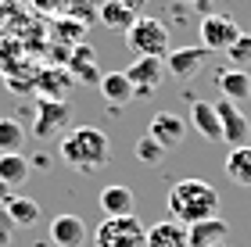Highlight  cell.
<instances>
[{
    "instance_id": "cell-1",
    "label": "cell",
    "mask_w": 251,
    "mask_h": 247,
    "mask_svg": "<svg viewBox=\"0 0 251 247\" xmlns=\"http://www.w3.org/2000/svg\"><path fill=\"white\" fill-rule=\"evenodd\" d=\"M58 154L68 168L79 172H100L111 161V140L108 133H100L97 126H75L68 129V136H61Z\"/></svg>"
},
{
    "instance_id": "cell-2",
    "label": "cell",
    "mask_w": 251,
    "mask_h": 247,
    "mask_svg": "<svg viewBox=\"0 0 251 247\" xmlns=\"http://www.w3.org/2000/svg\"><path fill=\"white\" fill-rule=\"evenodd\" d=\"M169 215L183 226L219 215V190L208 179H179L169 190Z\"/></svg>"
},
{
    "instance_id": "cell-3",
    "label": "cell",
    "mask_w": 251,
    "mask_h": 247,
    "mask_svg": "<svg viewBox=\"0 0 251 247\" xmlns=\"http://www.w3.org/2000/svg\"><path fill=\"white\" fill-rule=\"evenodd\" d=\"M126 47L133 50V58H165L169 54V29L158 18L136 15V22L126 29Z\"/></svg>"
},
{
    "instance_id": "cell-4",
    "label": "cell",
    "mask_w": 251,
    "mask_h": 247,
    "mask_svg": "<svg viewBox=\"0 0 251 247\" xmlns=\"http://www.w3.org/2000/svg\"><path fill=\"white\" fill-rule=\"evenodd\" d=\"M97 247H147V229L136 215H104L94 229Z\"/></svg>"
},
{
    "instance_id": "cell-5",
    "label": "cell",
    "mask_w": 251,
    "mask_h": 247,
    "mask_svg": "<svg viewBox=\"0 0 251 247\" xmlns=\"http://www.w3.org/2000/svg\"><path fill=\"white\" fill-rule=\"evenodd\" d=\"M237 36H241V25L230 15H223V11H212V15L201 18V47L226 54L237 43Z\"/></svg>"
},
{
    "instance_id": "cell-6",
    "label": "cell",
    "mask_w": 251,
    "mask_h": 247,
    "mask_svg": "<svg viewBox=\"0 0 251 247\" xmlns=\"http://www.w3.org/2000/svg\"><path fill=\"white\" fill-rule=\"evenodd\" d=\"M165 58H136L129 68H126V75H129V83L136 90V97H151L158 86L165 83Z\"/></svg>"
},
{
    "instance_id": "cell-7",
    "label": "cell",
    "mask_w": 251,
    "mask_h": 247,
    "mask_svg": "<svg viewBox=\"0 0 251 247\" xmlns=\"http://www.w3.org/2000/svg\"><path fill=\"white\" fill-rule=\"evenodd\" d=\"M68 126V104L65 100H50V97H40L36 100V122H32V136L40 140H50Z\"/></svg>"
},
{
    "instance_id": "cell-8",
    "label": "cell",
    "mask_w": 251,
    "mask_h": 247,
    "mask_svg": "<svg viewBox=\"0 0 251 247\" xmlns=\"http://www.w3.org/2000/svg\"><path fill=\"white\" fill-rule=\"evenodd\" d=\"M208 47H176V50H169L165 54V68L173 79H194L201 68H204V61H208Z\"/></svg>"
},
{
    "instance_id": "cell-9",
    "label": "cell",
    "mask_w": 251,
    "mask_h": 247,
    "mask_svg": "<svg viewBox=\"0 0 251 247\" xmlns=\"http://www.w3.org/2000/svg\"><path fill=\"white\" fill-rule=\"evenodd\" d=\"M147 136L158 140L165 151H176L179 143L187 140V122L176 115V111H158L151 118V126H147Z\"/></svg>"
},
{
    "instance_id": "cell-10",
    "label": "cell",
    "mask_w": 251,
    "mask_h": 247,
    "mask_svg": "<svg viewBox=\"0 0 251 247\" xmlns=\"http://www.w3.org/2000/svg\"><path fill=\"white\" fill-rule=\"evenodd\" d=\"M68 72H72V79L83 83V86H100V75H104L90 43H75V47L68 50Z\"/></svg>"
},
{
    "instance_id": "cell-11",
    "label": "cell",
    "mask_w": 251,
    "mask_h": 247,
    "mask_svg": "<svg viewBox=\"0 0 251 247\" xmlns=\"http://www.w3.org/2000/svg\"><path fill=\"white\" fill-rule=\"evenodd\" d=\"M215 115H219V126H223V143H230V147H241V143L248 140V133H251L244 111L237 108L233 100L223 97L219 104H215Z\"/></svg>"
},
{
    "instance_id": "cell-12",
    "label": "cell",
    "mask_w": 251,
    "mask_h": 247,
    "mask_svg": "<svg viewBox=\"0 0 251 247\" xmlns=\"http://www.w3.org/2000/svg\"><path fill=\"white\" fill-rule=\"evenodd\" d=\"M86 222L79 219V215H54L50 219V244L54 247H83L86 244Z\"/></svg>"
},
{
    "instance_id": "cell-13",
    "label": "cell",
    "mask_w": 251,
    "mask_h": 247,
    "mask_svg": "<svg viewBox=\"0 0 251 247\" xmlns=\"http://www.w3.org/2000/svg\"><path fill=\"white\" fill-rule=\"evenodd\" d=\"M190 126L208 143H223V126H219V115H215L212 100H190Z\"/></svg>"
},
{
    "instance_id": "cell-14",
    "label": "cell",
    "mask_w": 251,
    "mask_h": 247,
    "mask_svg": "<svg viewBox=\"0 0 251 247\" xmlns=\"http://www.w3.org/2000/svg\"><path fill=\"white\" fill-rule=\"evenodd\" d=\"M72 86H75V79H72L68 68H47V72H40L36 79H32V90H36L40 97H50V100H65Z\"/></svg>"
},
{
    "instance_id": "cell-15",
    "label": "cell",
    "mask_w": 251,
    "mask_h": 247,
    "mask_svg": "<svg viewBox=\"0 0 251 247\" xmlns=\"http://www.w3.org/2000/svg\"><path fill=\"white\" fill-rule=\"evenodd\" d=\"M147 247H190L187 240V226L183 222H176L173 215L154 222L151 229H147Z\"/></svg>"
},
{
    "instance_id": "cell-16",
    "label": "cell",
    "mask_w": 251,
    "mask_h": 247,
    "mask_svg": "<svg viewBox=\"0 0 251 247\" xmlns=\"http://www.w3.org/2000/svg\"><path fill=\"white\" fill-rule=\"evenodd\" d=\"M226 233H230V226L215 215V219H201L194 226H187V240H190V247H223Z\"/></svg>"
},
{
    "instance_id": "cell-17",
    "label": "cell",
    "mask_w": 251,
    "mask_h": 247,
    "mask_svg": "<svg viewBox=\"0 0 251 247\" xmlns=\"http://www.w3.org/2000/svg\"><path fill=\"white\" fill-rule=\"evenodd\" d=\"M97 90H100V97H104L111 108H126L136 97V90H133V83H129V75H126V72H104Z\"/></svg>"
},
{
    "instance_id": "cell-18",
    "label": "cell",
    "mask_w": 251,
    "mask_h": 247,
    "mask_svg": "<svg viewBox=\"0 0 251 247\" xmlns=\"http://www.w3.org/2000/svg\"><path fill=\"white\" fill-rule=\"evenodd\" d=\"M215 86L223 90V97L226 100H233V104H241V100H248L251 97V75L244 72V68H223L219 75H215Z\"/></svg>"
},
{
    "instance_id": "cell-19",
    "label": "cell",
    "mask_w": 251,
    "mask_h": 247,
    "mask_svg": "<svg viewBox=\"0 0 251 247\" xmlns=\"http://www.w3.org/2000/svg\"><path fill=\"white\" fill-rule=\"evenodd\" d=\"M97 22L104 29H111V32H122L126 36V29L136 22V15L126 4H119V0H100V7H97Z\"/></svg>"
},
{
    "instance_id": "cell-20",
    "label": "cell",
    "mask_w": 251,
    "mask_h": 247,
    "mask_svg": "<svg viewBox=\"0 0 251 247\" xmlns=\"http://www.w3.org/2000/svg\"><path fill=\"white\" fill-rule=\"evenodd\" d=\"M100 211L104 215H133V190L122 183H111L100 190Z\"/></svg>"
},
{
    "instance_id": "cell-21",
    "label": "cell",
    "mask_w": 251,
    "mask_h": 247,
    "mask_svg": "<svg viewBox=\"0 0 251 247\" xmlns=\"http://www.w3.org/2000/svg\"><path fill=\"white\" fill-rule=\"evenodd\" d=\"M29 172H32V161H29L22 151H15V154H0V179H4L11 190H15V186H25Z\"/></svg>"
},
{
    "instance_id": "cell-22",
    "label": "cell",
    "mask_w": 251,
    "mask_h": 247,
    "mask_svg": "<svg viewBox=\"0 0 251 247\" xmlns=\"http://www.w3.org/2000/svg\"><path fill=\"white\" fill-rule=\"evenodd\" d=\"M226 176L237 186H251V143H241L226 154Z\"/></svg>"
},
{
    "instance_id": "cell-23",
    "label": "cell",
    "mask_w": 251,
    "mask_h": 247,
    "mask_svg": "<svg viewBox=\"0 0 251 247\" xmlns=\"http://www.w3.org/2000/svg\"><path fill=\"white\" fill-rule=\"evenodd\" d=\"M4 211H7V219H11V226H36L40 222V204L32 197H11L7 204H4Z\"/></svg>"
},
{
    "instance_id": "cell-24",
    "label": "cell",
    "mask_w": 251,
    "mask_h": 247,
    "mask_svg": "<svg viewBox=\"0 0 251 247\" xmlns=\"http://www.w3.org/2000/svg\"><path fill=\"white\" fill-rule=\"evenodd\" d=\"M25 143V129L15 118H0V154H15Z\"/></svg>"
},
{
    "instance_id": "cell-25",
    "label": "cell",
    "mask_w": 251,
    "mask_h": 247,
    "mask_svg": "<svg viewBox=\"0 0 251 247\" xmlns=\"http://www.w3.org/2000/svg\"><path fill=\"white\" fill-rule=\"evenodd\" d=\"M133 158L140 161V165H162V161H165V147L144 133V136L136 140V147H133Z\"/></svg>"
},
{
    "instance_id": "cell-26",
    "label": "cell",
    "mask_w": 251,
    "mask_h": 247,
    "mask_svg": "<svg viewBox=\"0 0 251 247\" xmlns=\"http://www.w3.org/2000/svg\"><path fill=\"white\" fill-rule=\"evenodd\" d=\"M226 54H230V61L237 65V68H244V65L251 61V32H241V36H237V43H233Z\"/></svg>"
},
{
    "instance_id": "cell-27",
    "label": "cell",
    "mask_w": 251,
    "mask_h": 247,
    "mask_svg": "<svg viewBox=\"0 0 251 247\" xmlns=\"http://www.w3.org/2000/svg\"><path fill=\"white\" fill-rule=\"evenodd\" d=\"M119 4H126L133 11V15H144V7H147V0H119Z\"/></svg>"
},
{
    "instance_id": "cell-28",
    "label": "cell",
    "mask_w": 251,
    "mask_h": 247,
    "mask_svg": "<svg viewBox=\"0 0 251 247\" xmlns=\"http://www.w3.org/2000/svg\"><path fill=\"white\" fill-rule=\"evenodd\" d=\"M11 197H15V190H11V186L4 183V179H0V204H7Z\"/></svg>"
},
{
    "instance_id": "cell-29",
    "label": "cell",
    "mask_w": 251,
    "mask_h": 247,
    "mask_svg": "<svg viewBox=\"0 0 251 247\" xmlns=\"http://www.w3.org/2000/svg\"><path fill=\"white\" fill-rule=\"evenodd\" d=\"M7 244H11V229L0 226V247H7Z\"/></svg>"
},
{
    "instance_id": "cell-30",
    "label": "cell",
    "mask_w": 251,
    "mask_h": 247,
    "mask_svg": "<svg viewBox=\"0 0 251 247\" xmlns=\"http://www.w3.org/2000/svg\"><path fill=\"white\" fill-rule=\"evenodd\" d=\"M187 4H194V7H208V0H187Z\"/></svg>"
},
{
    "instance_id": "cell-31",
    "label": "cell",
    "mask_w": 251,
    "mask_h": 247,
    "mask_svg": "<svg viewBox=\"0 0 251 247\" xmlns=\"http://www.w3.org/2000/svg\"><path fill=\"white\" fill-rule=\"evenodd\" d=\"M32 4H40V7H50V4H54V0H32Z\"/></svg>"
}]
</instances>
